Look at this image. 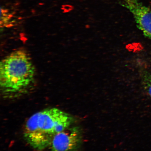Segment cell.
Returning <instances> with one entry per match:
<instances>
[{
  "label": "cell",
  "mask_w": 151,
  "mask_h": 151,
  "mask_svg": "<svg viewBox=\"0 0 151 151\" xmlns=\"http://www.w3.org/2000/svg\"><path fill=\"white\" fill-rule=\"evenodd\" d=\"M75 119L72 115L56 108L43 109L32 115L24 128V140L34 150L49 148L58 133L72 126Z\"/></svg>",
  "instance_id": "1"
},
{
  "label": "cell",
  "mask_w": 151,
  "mask_h": 151,
  "mask_svg": "<svg viewBox=\"0 0 151 151\" xmlns=\"http://www.w3.org/2000/svg\"><path fill=\"white\" fill-rule=\"evenodd\" d=\"M35 70L25 50L13 52L1 61L0 85L3 97L13 99L27 93L35 84Z\"/></svg>",
  "instance_id": "2"
},
{
  "label": "cell",
  "mask_w": 151,
  "mask_h": 151,
  "mask_svg": "<svg viewBox=\"0 0 151 151\" xmlns=\"http://www.w3.org/2000/svg\"><path fill=\"white\" fill-rule=\"evenodd\" d=\"M83 138L82 128L72 125L57 134L49 148L50 151H78L82 146Z\"/></svg>",
  "instance_id": "3"
},
{
  "label": "cell",
  "mask_w": 151,
  "mask_h": 151,
  "mask_svg": "<svg viewBox=\"0 0 151 151\" xmlns=\"http://www.w3.org/2000/svg\"><path fill=\"white\" fill-rule=\"evenodd\" d=\"M132 14L137 28L151 40V9L140 4L134 9Z\"/></svg>",
  "instance_id": "4"
},
{
  "label": "cell",
  "mask_w": 151,
  "mask_h": 151,
  "mask_svg": "<svg viewBox=\"0 0 151 151\" xmlns=\"http://www.w3.org/2000/svg\"><path fill=\"white\" fill-rule=\"evenodd\" d=\"M141 77L143 88L151 99V73L148 71L143 70Z\"/></svg>",
  "instance_id": "5"
},
{
  "label": "cell",
  "mask_w": 151,
  "mask_h": 151,
  "mask_svg": "<svg viewBox=\"0 0 151 151\" xmlns=\"http://www.w3.org/2000/svg\"><path fill=\"white\" fill-rule=\"evenodd\" d=\"M62 9H63L64 11L65 12H69V11H71L72 9V7L70 5H64V6H63Z\"/></svg>",
  "instance_id": "6"
}]
</instances>
